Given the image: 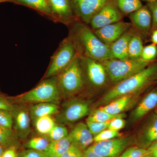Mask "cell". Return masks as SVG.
<instances>
[{
	"label": "cell",
	"instance_id": "obj_1",
	"mask_svg": "<svg viewBox=\"0 0 157 157\" xmlns=\"http://www.w3.org/2000/svg\"><path fill=\"white\" fill-rule=\"evenodd\" d=\"M70 38L78 56L103 62L113 59L110 46L100 40L96 34L83 24L77 23L72 28Z\"/></svg>",
	"mask_w": 157,
	"mask_h": 157
},
{
	"label": "cell",
	"instance_id": "obj_2",
	"mask_svg": "<svg viewBox=\"0 0 157 157\" xmlns=\"http://www.w3.org/2000/svg\"><path fill=\"white\" fill-rule=\"evenodd\" d=\"M157 73V64H154L117 83L102 97L100 104L105 105L117 98L137 92L145 86Z\"/></svg>",
	"mask_w": 157,
	"mask_h": 157
},
{
	"label": "cell",
	"instance_id": "obj_3",
	"mask_svg": "<svg viewBox=\"0 0 157 157\" xmlns=\"http://www.w3.org/2000/svg\"><path fill=\"white\" fill-rule=\"evenodd\" d=\"M61 97L56 76L46 78L29 91L10 99L13 104L51 103L57 104Z\"/></svg>",
	"mask_w": 157,
	"mask_h": 157
},
{
	"label": "cell",
	"instance_id": "obj_4",
	"mask_svg": "<svg viewBox=\"0 0 157 157\" xmlns=\"http://www.w3.org/2000/svg\"><path fill=\"white\" fill-rule=\"evenodd\" d=\"M56 76L62 97L68 98L81 91L84 80L79 56Z\"/></svg>",
	"mask_w": 157,
	"mask_h": 157
},
{
	"label": "cell",
	"instance_id": "obj_5",
	"mask_svg": "<svg viewBox=\"0 0 157 157\" xmlns=\"http://www.w3.org/2000/svg\"><path fill=\"white\" fill-rule=\"evenodd\" d=\"M101 63L105 67L110 80L115 84L144 70L148 63V62L141 59L126 60L110 59Z\"/></svg>",
	"mask_w": 157,
	"mask_h": 157
},
{
	"label": "cell",
	"instance_id": "obj_6",
	"mask_svg": "<svg viewBox=\"0 0 157 157\" xmlns=\"http://www.w3.org/2000/svg\"><path fill=\"white\" fill-rule=\"evenodd\" d=\"M78 55L76 47L70 37L63 40L56 52L52 57L45 78L57 76Z\"/></svg>",
	"mask_w": 157,
	"mask_h": 157
},
{
	"label": "cell",
	"instance_id": "obj_7",
	"mask_svg": "<svg viewBox=\"0 0 157 157\" xmlns=\"http://www.w3.org/2000/svg\"><path fill=\"white\" fill-rule=\"evenodd\" d=\"M89 105L81 99H74L65 103L57 114L56 121L63 124L73 123L87 115Z\"/></svg>",
	"mask_w": 157,
	"mask_h": 157
},
{
	"label": "cell",
	"instance_id": "obj_8",
	"mask_svg": "<svg viewBox=\"0 0 157 157\" xmlns=\"http://www.w3.org/2000/svg\"><path fill=\"white\" fill-rule=\"evenodd\" d=\"M129 137H117L110 140L95 142L90 147L104 157H118L130 144Z\"/></svg>",
	"mask_w": 157,
	"mask_h": 157
},
{
	"label": "cell",
	"instance_id": "obj_9",
	"mask_svg": "<svg viewBox=\"0 0 157 157\" xmlns=\"http://www.w3.org/2000/svg\"><path fill=\"white\" fill-rule=\"evenodd\" d=\"M79 57L82 67L84 69L90 82L96 86L105 84L107 74L102 63L89 58Z\"/></svg>",
	"mask_w": 157,
	"mask_h": 157
},
{
	"label": "cell",
	"instance_id": "obj_10",
	"mask_svg": "<svg viewBox=\"0 0 157 157\" xmlns=\"http://www.w3.org/2000/svg\"><path fill=\"white\" fill-rule=\"evenodd\" d=\"M122 15L114 3L108 2L94 16L90 23L94 29L120 21Z\"/></svg>",
	"mask_w": 157,
	"mask_h": 157
},
{
	"label": "cell",
	"instance_id": "obj_11",
	"mask_svg": "<svg viewBox=\"0 0 157 157\" xmlns=\"http://www.w3.org/2000/svg\"><path fill=\"white\" fill-rule=\"evenodd\" d=\"M11 112L14 132L18 138L25 139L31 132V117L29 110L22 105L14 104Z\"/></svg>",
	"mask_w": 157,
	"mask_h": 157
},
{
	"label": "cell",
	"instance_id": "obj_12",
	"mask_svg": "<svg viewBox=\"0 0 157 157\" xmlns=\"http://www.w3.org/2000/svg\"><path fill=\"white\" fill-rule=\"evenodd\" d=\"M130 26L129 23L118 21L98 29L95 34L102 42L110 45L127 32Z\"/></svg>",
	"mask_w": 157,
	"mask_h": 157
},
{
	"label": "cell",
	"instance_id": "obj_13",
	"mask_svg": "<svg viewBox=\"0 0 157 157\" xmlns=\"http://www.w3.org/2000/svg\"><path fill=\"white\" fill-rule=\"evenodd\" d=\"M109 0H72L77 15L82 21L89 24L91 20Z\"/></svg>",
	"mask_w": 157,
	"mask_h": 157
},
{
	"label": "cell",
	"instance_id": "obj_14",
	"mask_svg": "<svg viewBox=\"0 0 157 157\" xmlns=\"http://www.w3.org/2000/svg\"><path fill=\"white\" fill-rule=\"evenodd\" d=\"M157 141V114L151 117L140 130L137 140V146L147 149Z\"/></svg>",
	"mask_w": 157,
	"mask_h": 157
},
{
	"label": "cell",
	"instance_id": "obj_15",
	"mask_svg": "<svg viewBox=\"0 0 157 157\" xmlns=\"http://www.w3.org/2000/svg\"><path fill=\"white\" fill-rule=\"evenodd\" d=\"M72 142L84 151L94 142V137L86 124L79 123L69 133Z\"/></svg>",
	"mask_w": 157,
	"mask_h": 157
},
{
	"label": "cell",
	"instance_id": "obj_16",
	"mask_svg": "<svg viewBox=\"0 0 157 157\" xmlns=\"http://www.w3.org/2000/svg\"><path fill=\"white\" fill-rule=\"evenodd\" d=\"M52 16L59 20L67 21L73 17L70 0H47Z\"/></svg>",
	"mask_w": 157,
	"mask_h": 157
},
{
	"label": "cell",
	"instance_id": "obj_17",
	"mask_svg": "<svg viewBox=\"0 0 157 157\" xmlns=\"http://www.w3.org/2000/svg\"><path fill=\"white\" fill-rule=\"evenodd\" d=\"M132 32H127L110 46L113 59L120 60L129 59L128 50L130 39L134 35Z\"/></svg>",
	"mask_w": 157,
	"mask_h": 157
},
{
	"label": "cell",
	"instance_id": "obj_18",
	"mask_svg": "<svg viewBox=\"0 0 157 157\" xmlns=\"http://www.w3.org/2000/svg\"><path fill=\"white\" fill-rule=\"evenodd\" d=\"M130 19L135 27L141 32L146 33L151 28L152 15L146 7H142L130 15Z\"/></svg>",
	"mask_w": 157,
	"mask_h": 157
},
{
	"label": "cell",
	"instance_id": "obj_19",
	"mask_svg": "<svg viewBox=\"0 0 157 157\" xmlns=\"http://www.w3.org/2000/svg\"><path fill=\"white\" fill-rule=\"evenodd\" d=\"M157 106V90L150 93L144 98L132 114L135 120L140 119Z\"/></svg>",
	"mask_w": 157,
	"mask_h": 157
},
{
	"label": "cell",
	"instance_id": "obj_20",
	"mask_svg": "<svg viewBox=\"0 0 157 157\" xmlns=\"http://www.w3.org/2000/svg\"><path fill=\"white\" fill-rule=\"evenodd\" d=\"M59 108L57 104L54 103H38L30 107L29 112L31 119L34 121L42 117L58 114Z\"/></svg>",
	"mask_w": 157,
	"mask_h": 157
},
{
	"label": "cell",
	"instance_id": "obj_21",
	"mask_svg": "<svg viewBox=\"0 0 157 157\" xmlns=\"http://www.w3.org/2000/svg\"><path fill=\"white\" fill-rule=\"evenodd\" d=\"M132 96V94L122 96L99 108L112 115L121 114L131 104Z\"/></svg>",
	"mask_w": 157,
	"mask_h": 157
},
{
	"label": "cell",
	"instance_id": "obj_22",
	"mask_svg": "<svg viewBox=\"0 0 157 157\" xmlns=\"http://www.w3.org/2000/svg\"><path fill=\"white\" fill-rule=\"evenodd\" d=\"M72 144V140L68 135L67 137L60 140L51 141L49 147L46 151L60 157L69 149Z\"/></svg>",
	"mask_w": 157,
	"mask_h": 157
},
{
	"label": "cell",
	"instance_id": "obj_23",
	"mask_svg": "<svg viewBox=\"0 0 157 157\" xmlns=\"http://www.w3.org/2000/svg\"><path fill=\"white\" fill-rule=\"evenodd\" d=\"M33 122L37 132L43 136H48L56 124V121L52 116L38 118Z\"/></svg>",
	"mask_w": 157,
	"mask_h": 157
},
{
	"label": "cell",
	"instance_id": "obj_24",
	"mask_svg": "<svg viewBox=\"0 0 157 157\" xmlns=\"http://www.w3.org/2000/svg\"><path fill=\"white\" fill-rule=\"evenodd\" d=\"M18 138L13 129L0 126V144L5 148L17 147L19 145Z\"/></svg>",
	"mask_w": 157,
	"mask_h": 157
},
{
	"label": "cell",
	"instance_id": "obj_25",
	"mask_svg": "<svg viewBox=\"0 0 157 157\" xmlns=\"http://www.w3.org/2000/svg\"><path fill=\"white\" fill-rule=\"evenodd\" d=\"M13 3L28 6L50 16H52L47 0H12Z\"/></svg>",
	"mask_w": 157,
	"mask_h": 157
},
{
	"label": "cell",
	"instance_id": "obj_26",
	"mask_svg": "<svg viewBox=\"0 0 157 157\" xmlns=\"http://www.w3.org/2000/svg\"><path fill=\"white\" fill-rule=\"evenodd\" d=\"M143 48L141 38L139 36L134 34L129 43L128 50L129 59H140Z\"/></svg>",
	"mask_w": 157,
	"mask_h": 157
},
{
	"label": "cell",
	"instance_id": "obj_27",
	"mask_svg": "<svg viewBox=\"0 0 157 157\" xmlns=\"http://www.w3.org/2000/svg\"><path fill=\"white\" fill-rule=\"evenodd\" d=\"M51 143L48 137L41 135L33 137L26 144V147L29 149L40 152L46 151Z\"/></svg>",
	"mask_w": 157,
	"mask_h": 157
},
{
	"label": "cell",
	"instance_id": "obj_28",
	"mask_svg": "<svg viewBox=\"0 0 157 157\" xmlns=\"http://www.w3.org/2000/svg\"><path fill=\"white\" fill-rule=\"evenodd\" d=\"M125 116V114L123 113L118 115H112L98 108L90 113L86 121L97 122H104L111 121L114 118L124 117Z\"/></svg>",
	"mask_w": 157,
	"mask_h": 157
},
{
	"label": "cell",
	"instance_id": "obj_29",
	"mask_svg": "<svg viewBox=\"0 0 157 157\" xmlns=\"http://www.w3.org/2000/svg\"><path fill=\"white\" fill-rule=\"evenodd\" d=\"M118 8L124 14H132L142 6L140 0H117Z\"/></svg>",
	"mask_w": 157,
	"mask_h": 157
},
{
	"label": "cell",
	"instance_id": "obj_30",
	"mask_svg": "<svg viewBox=\"0 0 157 157\" xmlns=\"http://www.w3.org/2000/svg\"><path fill=\"white\" fill-rule=\"evenodd\" d=\"M68 129L64 124L56 123L48 136L51 141H56L61 139L69 135Z\"/></svg>",
	"mask_w": 157,
	"mask_h": 157
},
{
	"label": "cell",
	"instance_id": "obj_31",
	"mask_svg": "<svg viewBox=\"0 0 157 157\" xmlns=\"http://www.w3.org/2000/svg\"><path fill=\"white\" fill-rule=\"evenodd\" d=\"M122 135L120 133L119 131H114L107 128L102 131L96 136H94V142H100L120 137Z\"/></svg>",
	"mask_w": 157,
	"mask_h": 157
},
{
	"label": "cell",
	"instance_id": "obj_32",
	"mask_svg": "<svg viewBox=\"0 0 157 157\" xmlns=\"http://www.w3.org/2000/svg\"><path fill=\"white\" fill-rule=\"evenodd\" d=\"M147 149L136 146L127 149L120 157H142L148 154Z\"/></svg>",
	"mask_w": 157,
	"mask_h": 157
},
{
	"label": "cell",
	"instance_id": "obj_33",
	"mask_svg": "<svg viewBox=\"0 0 157 157\" xmlns=\"http://www.w3.org/2000/svg\"><path fill=\"white\" fill-rule=\"evenodd\" d=\"M110 121L104 122H97L86 121V124L90 132L93 136H95L105 129L108 128Z\"/></svg>",
	"mask_w": 157,
	"mask_h": 157
},
{
	"label": "cell",
	"instance_id": "obj_34",
	"mask_svg": "<svg viewBox=\"0 0 157 157\" xmlns=\"http://www.w3.org/2000/svg\"><path fill=\"white\" fill-rule=\"evenodd\" d=\"M157 56V47L154 44L145 46L143 48L140 59L149 62L154 59Z\"/></svg>",
	"mask_w": 157,
	"mask_h": 157
},
{
	"label": "cell",
	"instance_id": "obj_35",
	"mask_svg": "<svg viewBox=\"0 0 157 157\" xmlns=\"http://www.w3.org/2000/svg\"><path fill=\"white\" fill-rule=\"evenodd\" d=\"M0 126L13 129V119L10 111L0 109Z\"/></svg>",
	"mask_w": 157,
	"mask_h": 157
},
{
	"label": "cell",
	"instance_id": "obj_36",
	"mask_svg": "<svg viewBox=\"0 0 157 157\" xmlns=\"http://www.w3.org/2000/svg\"><path fill=\"white\" fill-rule=\"evenodd\" d=\"M83 151L73 143L69 149L60 157H83Z\"/></svg>",
	"mask_w": 157,
	"mask_h": 157
},
{
	"label": "cell",
	"instance_id": "obj_37",
	"mask_svg": "<svg viewBox=\"0 0 157 157\" xmlns=\"http://www.w3.org/2000/svg\"><path fill=\"white\" fill-rule=\"evenodd\" d=\"M123 118L117 117L113 119L110 121L108 129L119 131L121 129L123 128L125 125V121Z\"/></svg>",
	"mask_w": 157,
	"mask_h": 157
},
{
	"label": "cell",
	"instance_id": "obj_38",
	"mask_svg": "<svg viewBox=\"0 0 157 157\" xmlns=\"http://www.w3.org/2000/svg\"><path fill=\"white\" fill-rule=\"evenodd\" d=\"M14 104L11 102L10 98H8L0 92V109H5L11 111Z\"/></svg>",
	"mask_w": 157,
	"mask_h": 157
},
{
	"label": "cell",
	"instance_id": "obj_39",
	"mask_svg": "<svg viewBox=\"0 0 157 157\" xmlns=\"http://www.w3.org/2000/svg\"><path fill=\"white\" fill-rule=\"evenodd\" d=\"M148 7L152 14L153 23L154 26L157 25V0H152L148 3Z\"/></svg>",
	"mask_w": 157,
	"mask_h": 157
},
{
	"label": "cell",
	"instance_id": "obj_40",
	"mask_svg": "<svg viewBox=\"0 0 157 157\" xmlns=\"http://www.w3.org/2000/svg\"><path fill=\"white\" fill-rule=\"evenodd\" d=\"M18 157H42V152L29 149L18 153Z\"/></svg>",
	"mask_w": 157,
	"mask_h": 157
},
{
	"label": "cell",
	"instance_id": "obj_41",
	"mask_svg": "<svg viewBox=\"0 0 157 157\" xmlns=\"http://www.w3.org/2000/svg\"><path fill=\"white\" fill-rule=\"evenodd\" d=\"M17 149V147H15L6 148L3 152L2 157H18Z\"/></svg>",
	"mask_w": 157,
	"mask_h": 157
},
{
	"label": "cell",
	"instance_id": "obj_42",
	"mask_svg": "<svg viewBox=\"0 0 157 157\" xmlns=\"http://www.w3.org/2000/svg\"><path fill=\"white\" fill-rule=\"evenodd\" d=\"M83 157H104L94 151L90 147L83 151Z\"/></svg>",
	"mask_w": 157,
	"mask_h": 157
},
{
	"label": "cell",
	"instance_id": "obj_43",
	"mask_svg": "<svg viewBox=\"0 0 157 157\" xmlns=\"http://www.w3.org/2000/svg\"><path fill=\"white\" fill-rule=\"evenodd\" d=\"M147 149L152 157H157V141L152 144Z\"/></svg>",
	"mask_w": 157,
	"mask_h": 157
},
{
	"label": "cell",
	"instance_id": "obj_44",
	"mask_svg": "<svg viewBox=\"0 0 157 157\" xmlns=\"http://www.w3.org/2000/svg\"><path fill=\"white\" fill-rule=\"evenodd\" d=\"M151 41L153 44H157V30L153 33L151 36Z\"/></svg>",
	"mask_w": 157,
	"mask_h": 157
},
{
	"label": "cell",
	"instance_id": "obj_45",
	"mask_svg": "<svg viewBox=\"0 0 157 157\" xmlns=\"http://www.w3.org/2000/svg\"><path fill=\"white\" fill-rule=\"evenodd\" d=\"M42 157H59L55 155L49 153L48 152H42Z\"/></svg>",
	"mask_w": 157,
	"mask_h": 157
},
{
	"label": "cell",
	"instance_id": "obj_46",
	"mask_svg": "<svg viewBox=\"0 0 157 157\" xmlns=\"http://www.w3.org/2000/svg\"><path fill=\"white\" fill-rule=\"evenodd\" d=\"M4 147L2 146L0 144V157H2V155L3 152L5 151V150L6 149Z\"/></svg>",
	"mask_w": 157,
	"mask_h": 157
},
{
	"label": "cell",
	"instance_id": "obj_47",
	"mask_svg": "<svg viewBox=\"0 0 157 157\" xmlns=\"http://www.w3.org/2000/svg\"><path fill=\"white\" fill-rule=\"evenodd\" d=\"M13 2L12 0H0V3L3 2Z\"/></svg>",
	"mask_w": 157,
	"mask_h": 157
},
{
	"label": "cell",
	"instance_id": "obj_48",
	"mask_svg": "<svg viewBox=\"0 0 157 157\" xmlns=\"http://www.w3.org/2000/svg\"><path fill=\"white\" fill-rule=\"evenodd\" d=\"M142 157H152L151 156V155H150L149 154H148L145 155L144 156Z\"/></svg>",
	"mask_w": 157,
	"mask_h": 157
},
{
	"label": "cell",
	"instance_id": "obj_49",
	"mask_svg": "<svg viewBox=\"0 0 157 157\" xmlns=\"http://www.w3.org/2000/svg\"><path fill=\"white\" fill-rule=\"evenodd\" d=\"M155 113L156 114H157V107L156 109H155Z\"/></svg>",
	"mask_w": 157,
	"mask_h": 157
},
{
	"label": "cell",
	"instance_id": "obj_50",
	"mask_svg": "<svg viewBox=\"0 0 157 157\" xmlns=\"http://www.w3.org/2000/svg\"><path fill=\"white\" fill-rule=\"evenodd\" d=\"M147 1H152V0H147Z\"/></svg>",
	"mask_w": 157,
	"mask_h": 157
}]
</instances>
